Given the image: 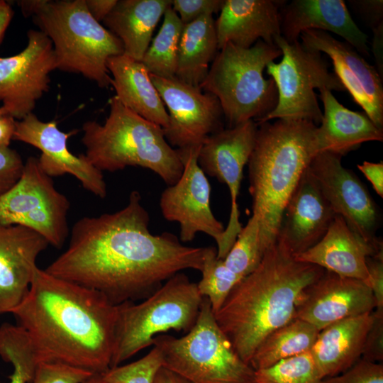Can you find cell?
<instances>
[{
    "label": "cell",
    "mask_w": 383,
    "mask_h": 383,
    "mask_svg": "<svg viewBox=\"0 0 383 383\" xmlns=\"http://www.w3.org/2000/svg\"><path fill=\"white\" fill-rule=\"evenodd\" d=\"M138 191L113 213L83 217L73 226L67 249L45 270L99 292L114 305L143 300L187 269L201 271L204 248L173 233L154 235Z\"/></svg>",
    "instance_id": "obj_1"
},
{
    "label": "cell",
    "mask_w": 383,
    "mask_h": 383,
    "mask_svg": "<svg viewBox=\"0 0 383 383\" xmlns=\"http://www.w3.org/2000/svg\"><path fill=\"white\" fill-rule=\"evenodd\" d=\"M117 311L99 292L36 266L28 293L11 313L25 331L38 364L104 374L111 368Z\"/></svg>",
    "instance_id": "obj_2"
},
{
    "label": "cell",
    "mask_w": 383,
    "mask_h": 383,
    "mask_svg": "<svg viewBox=\"0 0 383 383\" xmlns=\"http://www.w3.org/2000/svg\"><path fill=\"white\" fill-rule=\"evenodd\" d=\"M296 260L279 241L251 273L233 288L215 319L239 357L249 364L272 331L295 319L303 291L324 272Z\"/></svg>",
    "instance_id": "obj_3"
},
{
    "label": "cell",
    "mask_w": 383,
    "mask_h": 383,
    "mask_svg": "<svg viewBox=\"0 0 383 383\" xmlns=\"http://www.w3.org/2000/svg\"><path fill=\"white\" fill-rule=\"evenodd\" d=\"M317 127L303 120L277 119L257 125L247 164L252 214L258 219L263 255L276 243L284 208L310 162L319 152Z\"/></svg>",
    "instance_id": "obj_4"
},
{
    "label": "cell",
    "mask_w": 383,
    "mask_h": 383,
    "mask_svg": "<svg viewBox=\"0 0 383 383\" xmlns=\"http://www.w3.org/2000/svg\"><path fill=\"white\" fill-rule=\"evenodd\" d=\"M109 105L104 124L88 121L82 125L87 160L101 172L140 167L152 171L168 186L174 184L183 165L162 128L126 108L115 96Z\"/></svg>",
    "instance_id": "obj_5"
},
{
    "label": "cell",
    "mask_w": 383,
    "mask_h": 383,
    "mask_svg": "<svg viewBox=\"0 0 383 383\" xmlns=\"http://www.w3.org/2000/svg\"><path fill=\"white\" fill-rule=\"evenodd\" d=\"M33 16L52 42L57 69L80 74L101 88L111 85L106 62L123 54V44L91 16L85 0H40Z\"/></svg>",
    "instance_id": "obj_6"
},
{
    "label": "cell",
    "mask_w": 383,
    "mask_h": 383,
    "mask_svg": "<svg viewBox=\"0 0 383 383\" xmlns=\"http://www.w3.org/2000/svg\"><path fill=\"white\" fill-rule=\"evenodd\" d=\"M280 56L275 44L262 40L249 48L228 43L218 50L200 88L218 99L228 128L248 120L257 122L275 108L277 89L263 72Z\"/></svg>",
    "instance_id": "obj_7"
},
{
    "label": "cell",
    "mask_w": 383,
    "mask_h": 383,
    "mask_svg": "<svg viewBox=\"0 0 383 383\" xmlns=\"http://www.w3.org/2000/svg\"><path fill=\"white\" fill-rule=\"evenodd\" d=\"M202 301L196 283L181 272L140 303L117 305L111 368L152 345L157 335L170 330L188 333L196 322Z\"/></svg>",
    "instance_id": "obj_8"
},
{
    "label": "cell",
    "mask_w": 383,
    "mask_h": 383,
    "mask_svg": "<svg viewBox=\"0 0 383 383\" xmlns=\"http://www.w3.org/2000/svg\"><path fill=\"white\" fill-rule=\"evenodd\" d=\"M152 345L162 367L191 383H258L256 371L239 357L219 328L206 297L188 333L180 338L157 335Z\"/></svg>",
    "instance_id": "obj_9"
},
{
    "label": "cell",
    "mask_w": 383,
    "mask_h": 383,
    "mask_svg": "<svg viewBox=\"0 0 383 383\" xmlns=\"http://www.w3.org/2000/svg\"><path fill=\"white\" fill-rule=\"evenodd\" d=\"M282 51L279 62H271L267 72L277 87L278 101L275 108L259 120L260 124L273 119L303 120L319 125L321 111L315 89L345 91L340 79L322 53L306 48L299 40L287 42L282 35L274 38Z\"/></svg>",
    "instance_id": "obj_10"
},
{
    "label": "cell",
    "mask_w": 383,
    "mask_h": 383,
    "mask_svg": "<svg viewBox=\"0 0 383 383\" xmlns=\"http://www.w3.org/2000/svg\"><path fill=\"white\" fill-rule=\"evenodd\" d=\"M70 207V201L43 171L38 159L30 156L18 182L0 196V223L30 228L60 248L69 235Z\"/></svg>",
    "instance_id": "obj_11"
},
{
    "label": "cell",
    "mask_w": 383,
    "mask_h": 383,
    "mask_svg": "<svg viewBox=\"0 0 383 383\" xmlns=\"http://www.w3.org/2000/svg\"><path fill=\"white\" fill-rule=\"evenodd\" d=\"M341 157L321 152L307 169L335 214L362 240L383 250L382 240L377 235L381 222L378 206L356 174L342 165Z\"/></svg>",
    "instance_id": "obj_12"
},
{
    "label": "cell",
    "mask_w": 383,
    "mask_h": 383,
    "mask_svg": "<svg viewBox=\"0 0 383 383\" xmlns=\"http://www.w3.org/2000/svg\"><path fill=\"white\" fill-rule=\"evenodd\" d=\"M257 125L253 120L223 128L209 135L201 145L198 164L207 176L227 185L231 211L227 226L217 245V256L224 259L243 226L238 203L243 169L255 146Z\"/></svg>",
    "instance_id": "obj_13"
},
{
    "label": "cell",
    "mask_w": 383,
    "mask_h": 383,
    "mask_svg": "<svg viewBox=\"0 0 383 383\" xmlns=\"http://www.w3.org/2000/svg\"><path fill=\"white\" fill-rule=\"evenodd\" d=\"M201 147L175 148L183 171L179 179L162 192L160 207L165 220L179 223L182 243L204 233L218 245L225 228L211 211V185L197 161Z\"/></svg>",
    "instance_id": "obj_14"
},
{
    "label": "cell",
    "mask_w": 383,
    "mask_h": 383,
    "mask_svg": "<svg viewBox=\"0 0 383 383\" xmlns=\"http://www.w3.org/2000/svg\"><path fill=\"white\" fill-rule=\"evenodd\" d=\"M28 44L19 53L0 57V101L7 113L20 121L33 113L36 101L50 88L57 61L50 38L29 30Z\"/></svg>",
    "instance_id": "obj_15"
},
{
    "label": "cell",
    "mask_w": 383,
    "mask_h": 383,
    "mask_svg": "<svg viewBox=\"0 0 383 383\" xmlns=\"http://www.w3.org/2000/svg\"><path fill=\"white\" fill-rule=\"evenodd\" d=\"M150 77L169 110L168 124L162 131L173 148L201 145L209 135L224 128L223 110L216 96L175 77Z\"/></svg>",
    "instance_id": "obj_16"
},
{
    "label": "cell",
    "mask_w": 383,
    "mask_h": 383,
    "mask_svg": "<svg viewBox=\"0 0 383 383\" xmlns=\"http://www.w3.org/2000/svg\"><path fill=\"white\" fill-rule=\"evenodd\" d=\"M75 132H63L55 121H43L31 113L16 121L13 140L29 144L40 150L38 162L49 177L71 174L87 191L99 198H105L107 187L102 172L91 165L84 154L74 155L67 148L68 138Z\"/></svg>",
    "instance_id": "obj_17"
},
{
    "label": "cell",
    "mask_w": 383,
    "mask_h": 383,
    "mask_svg": "<svg viewBox=\"0 0 383 383\" xmlns=\"http://www.w3.org/2000/svg\"><path fill=\"white\" fill-rule=\"evenodd\" d=\"M375 307L366 282L324 270L303 291L296 306V317L320 331L337 321L371 313Z\"/></svg>",
    "instance_id": "obj_18"
},
{
    "label": "cell",
    "mask_w": 383,
    "mask_h": 383,
    "mask_svg": "<svg viewBox=\"0 0 383 383\" xmlns=\"http://www.w3.org/2000/svg\"><path fill=\"white\" fill-rule=\"evenodd\" d=\"M335 216L306 168L284 208L277 240L296 257L324 236Z\"/></svg>",
    "instance_id": "obj_19"
},
{
    "label": "cell",
    "mask_w": 383,
    "mask_h": 383,
    "mask_svg": "<svg viewBox=\"0 0 383 383\" xmlns=\"http://www.w3.org/2000/svg\"><path fill=\"white\" fill-rule=\"evenodd\" d=\"M37 232L0 223V315L16 308L28 293L38 255L49 245Z\"/></svg>",
    "instance_id": "obj_20"
},
{
    "label": "cell",
    "mask_w": 383,
    "mask_h": 383,
    "mask_svg": "<svg viewBox=\"0 0 383 383\" xmlns=\"http://www.w3.org/2000/svg\"><path fill=\"white\" fill-rule=\"evenodd\" d=\"M281 35L289 43L299 40L306 30L332 32L361 55L368 57L367 35L352 18L343 0H293L280 10Z\"/></svg>",
    "instance_id": "obj_21"
},
{
    "label": "cell",
    "mask_w": 383,
    "mask_h": 383,
    "mask_svg": "<svg viewBox=\"0 0 383 383\" xmlns=\"http://www.w3.org/2000/svg\"><path fill=\"white\" fill-rule=\"evenodd\" d=\"M285 1L224 0L215 21L218 50L231 43L243 48L262 40L274 44L281 35L280 10Z\"/></svg>",
    "instance_id": "obj_22"
},
{
    "label": "cell",
    "mask_w": 383,
    "mask_h": 383,
    "mask_svg": "<svg viewBox=\"0 0 383 383\" xmlns=\"http://www.w3.org/2000/svg\"><path fill=\"white\" fill-rule=\"evenodd\" d=\"M383 252L359 238L343 218L335 215L324 236L313 247L294 257L338 275L367 284L366 259Z\"/></svg>",
    "instance_id": "obj_23"
},
{
    "label": "cell",
    "mask_w": 383,
    "mask_h": 383,
    "mask_svg": "<svg viewBox=\"0 0 383 383\" xmlns=\"http://www.w3.org/2000/svg\"><path fill=\"white\" fill-rule=\"evenodd\" d=\"M319 91L323 104L322 120L316 133L319 152H328L343 157L362 143L383 140V129L376 126L364 111L347 109L328 89Z\"/></svg>",
    "instance_id": "obj_24"
},
{
    "label": "cell",
    "mask_w": 383,
    "mask_h": 383,
    "mask_svg": "<svg viewBox=\"0 0 383 383\" xmlns=\"http://www.w3.org/2000/svg\"><path fill=\"white\" fill-rule=\"evenodd\" d=\"M373 314L366 313L333 323L321 330L310 351L325 379L343 372L362 357Z\"/></svg>",
    "instance_id": "obj_25"
},
{
    "label": "cell",
    "mask_w": 383,
    "mask_h": 383,
    "mask_svg": "<svg viewBox=\"0 0 383 383\" xmlns=\"http://www.w3.org/2000/svg\"><path fill=\"white\" fill-rule=\"evenodd\" d=\"M106 67L119 101L143 118L166 128L168 113L142 62L122 54L110 57Z\"/></svg>",
    "instance_id": "obj_26"
},
{
    "label": "cell",
    "mask_w": 383,
    "mask_h": 383,
    "mask_svg": "<svg viewBox=\"0 0 383 383\" xmlns=\"http://www.w3.org/2000/svg\"><path fill=\"white\" fill-rule=\"evenodd\" d=\"M170 6L171 0H119L103 22L121 41L123 54L141 62Z\"/></svg>",
    "instance_id": "obj_27"
},
{
    "label": "cell",
    "mask_w": 383,
    "mask_h": 383,
    "mask_svg": "<svg viewBox=\"0 0 383 383\" xmlns=\"http://www.w3.org/2000/svg\"><path fill=\"white\" fill-rule=\"evenodd\" d=\"M218 52L215 21L206 15L183 26L178 48L175 77L199 87Z\"/></svg>",
    "instance_id": "obj_28"
},
{
    "label": "cell",
    "mask_w": 383,
    "mask_h": 383,
    "mask_svg": "<svg viewBox=\"0 0 383 383\" xmlns=\"http://www.w3.org/2000/svg\"><path fill=\"white\" fill-rule=\"evenodd\" d=\"M299 39L306 48L336 57L344 62L359 80L377 114L383 118L382 78L374 67L349 43L339 40L328 32L306 30L301 33Z\"/></svg>",
    "instance_id": "obj_29"
},
{
    "label": "cell",
    "mask_w": 383,
    "mask_h": 383,
    "mask_svg": "<svg viewBox=\"0 0 383 383\" xmlns=\"http://www.w3.org/2000/svg\"><path fill=\"white\" fill-rule=\"evenodd\" d=\"M319 331L296 318L270 333L255 351L249 365L255 370L311 351Z\"/></svg>",
    "instance_id": "obj_30"
},
{
    "label": "cell",
    "mask_w": 383,
    "mask_h": 383,
    "mask_svg": "<svg viewBox=\"0 0 383 383\" xmlns=\"http://www.w3.org/2000/svg\"><path fill=\"white\" fill-rule=\"evenodd\" d=\"M163 16L162 26L141 62L149 74L172 78L177 72L179 43L184 24L171 6Z\"/></svg>",
    "instance_id": "obj_31"
},
{
    "label": "cell",
    "mask_w": 383,
    "mask_h": 383,
    "mask_svg": "<svg viewBox=\"0 0 383 383\" xmlns=\"http://www.w3.org/2000/svg\"><path fill=\"white\" fill-rule=\"evenodd\" d=\"M201 279L196 283L199 293L206 297L213 313L222 306L233 288L243 277L231 271L223 259L217 256V248H204Z\"/></svg>",
    "instance_id": "obj_32"
},
{
    "label": "cell",
    "mask_w": 383,
    "mask_h": 383,
    "mask_svg": "<svg viewBox=\"0 0 383 383\" xmlns=\"http://www.w3.org/2000/svg\"><path fill=\"white\" fill-rule=\"evenodd\" d=\"M259 231L258 219L252 214L223 259L225 265L242 277L254 271L262 258Z\"/></svg>",
    "instance_id": "obj_33"
},
{
    "label": "cell",
    "mask_w": 383,
    "mask_h": 383,
    "mask_svg": "<svg viewBox=\"0 0 383 383\" xmlns=\"http://www.w3.org/2000/svg\"><path fill=\"white\" fill-rule=\"evenodd\" d=\"M258 383H323L310 353H305L256 371Z\"/></svg>",
    "instance_id": "obj_34"
},
{
    "label": "cell",
    "mask_w": 383,
    "mask_h": 383,
    "mask_svg": "<svg viewBox=\"0 0 383 383\" xmlns=\"http://www.w3.org/2000/svg\"><path fill=\"white\" fill-rule=\"evenodd\" d=\"M161 367V355L153 346L142 358L129 364L111 367L102 376L107 383H154L155 377Z\"/></svg>",
    "instance_id": "obj_35"
},
{
    "label": "cell",
    "mask_w": 383,
    "mask_h": 383,
    "mask_svg": "<svg viewBox=\"0 0 383 383\" xmlns=\"http://www.w3.org/2000/svg\"><path fill=\"white\" fill-rule=\"evenodd\" d=\"M93 373L57 362H40L31 383H82Z\"/></svg>",
    "instance_id": "obj_36"
},
{
    "label": "cell",
    "mask_w": 383,
    "mask_h": 383,
    "mask_svg": "<svg viewBox=\"0 0 383 383\" xmlns=\"http://www.w3.org/2000/svg\"><path fill=\"white\" fill-rule=\"evenodd\" d=\"M323 383H383V365L360 358L343 372L325 378Z\"/></svg>",
    "instance_id": "obj_37"
},
{
    "label": "cell",
    "mask_w": 383,
    "mask_h": 383,
    "mask_svg": "<svg viewBox=\"0 0 383 383\" xmlns=\"http://www.w3.org/2000/svg\"><path fill=\"white\" fill-rule=\"evenodd\" d=\"M224 0H171V6L184 25L221 11Z\"/></svg>",
    "instance_id": "obj_38"
},
{
    "label": "cell",
    "mask_w": 383,
    "mask_h": 383,
    "mask_svg": "<svg viewBox=\"0 0 383 383\" xmlns=\"http://www.w3.org/2000/svg\"><path fill=\"white\" fill-rule=\"evenodd\" d=\"M24 167L21 155L14 150L0 148V196L20 179Z\"/></svg>",
    "instance_id": "obj_39"
},
{
    "label": "cell",
    "mask_w": 383,
    "mask_h": 383,
    "mask_svg": "<svg viewBox=\"0 0 383 383\" xmlns=\"http://www.w3.org/2000/svg\"><path fill=\"white\" fill-rule=\"evenodd\" d=\"M7 362L13 365V371L9 383H31L38 362L32 351L26 348H18L12 351Z\"/></svg>",
    "instance_id": "obj_40"
},
{
    "label": "cell",
    "mask_w": 383,
    "mask_h": 383,
    "mask_svg": "<svg viewBox=\"0 0 383 383\" xmlns=\"http://www.w3.org/2000/svg\"><path fill=\"white\" fill-rule=\"evenodd\" d=\"M373 321L366 335L361 358L373 362L383 360V311H374Z\"/></svg>",
    "instance_id": "obj_41"
},
{
    "label": "cell",
    "mask_w": 383,
    "mask_h": 383,
    "mask_svg": "<svg viewBox=\"0 0 383 383\" xmlns=\"http://www.w3.org/2000/svg\"><path fill=\"white\" fill-rule=\"evenodd\" d=\"M366 266L367 284L372 292L376 304L374 311H383V252L367 257Z\"/></svg>",
    "instance_id": "obj_42"
},
{
    "label": "cell",
    "mask_w": 383,
    "mask_h": 383,
    "mask_svg": "<svg viewBox=\"0 0 383 383\" xmlns=\"http://www.w3.org/2000/svg\"><path fill=\"white\" fill-rule=\"evenodd\" d=\"M349 2L372 30L383 23L382 0H353Z\"/></svg>",
    "instance_id": "obj_43"
},
{
    "label": "cell",
    "mask_w": 383,
    "mask_h": 383,
    "mask_svg": "<svg viewBox=\"0 0 383 383\" xmlns=\"http://www.w3.org/2000/svg\"><path fill=\"white\" fill-rule=\"evenodd\" d=\"M357 168L363 173L367 180L371 183L377 194L383 197V162H371L364 161L357 165Z\"/></svg>",
    "instance_id": "obj_44"
},
{
    "label": "cell",
    "mask_w": 383,
    "mask_h": 383,
    "mask_svg": "<svg viewBox=\"0 0 383 383\" xmlns=\"http://www.w3.org/2000/svg\"><path fill=\"white\" fill-rule=\"evenodd\" d=\"M117 1L118 0H85L89 12L99 23L105 19Z\"/></svg>",
    "instance_id": "obj_45"
},
{
    "label": "cell",
    "mask_w": 383,
    "mask_h": 383,
    "mask_svg": "<svg viewBox=\"0 0 383 383\" xmlns=\"http://www.w3.org/2000/svg\"><path fill=\"white\" fill-rule=\"evenodd\" d=\"M372 50L376 63V70L383 78V23L372 29Z\"/></svg>",
    "instance_id": "obj_46"
},
{
    "label": "cell",
    "mask_w": 383,
    "mask_h": 383,
    "mask_svg": "<svg viewBox=\"0 0 383 383\" xmlns=\"http://www.w3.org/2000/svg\"><path fill=\"white\" fill-rule=\"evenodd\" d=\"M16 119L9 114L0 115V148L9 147L16 130Z\"/></svg>",
    "instance_id": "obj_47"
},
{
    "label": "cell",
    "mask_w": 383,
    "mask_h": 383,
    "mask_svg": "<svg viewBox=\"0 0 383 383\" xmlns=\"http://www.w3.org/2000/svg\"><path fill=\"white\" fill-rule=\"evenodd\" d=\"M13 12L11 5L3 0H0V43L12 19Z\"/></svg>",
    "instance_id": "obj_48"
},
{
    "label": "cell",
    "mask_w": 383,
    "mask_h": 383,
    "mask_svg": "<svg viewBox=\"0 0 383 383\" xmlns=\"http://www.w3.org/2000/svg\"><path fill=\"white\" fill-rule=\"evenodd\" d=\"M154 383H191L179 375L169 370L168 369L161 367L157 371Z\"/></svg>",
    "instance_id": "obj_49"
},
{
    "label": "cell",
    "mask_w": 383,
    "mask_h": 383,
    "mask_svg": "<svg viewBox=\"0 0 383 383\" xmlns=\"http://www.w3.org/2000/svg\"><path fill=\"white\" fill-rule=\"evenodd\" d=\"M82 383H107V382L104 380L102 376V374H93L89 378L84 380Z\"/></svg>",
    "instance_id": "obj_50"
},
{
    "label": "cell",
    "mask_w": 383,
    "mask_h": 383,
    "mask_svg": "<svg viewBox=\"0 0 383 383\" xmlns=\"http://www.w3.org/2000/svg\"><path fill=\"white\" fill-rule=\"evenodd\" d=\"M2 114H8L6 111L5 110V109L3 107V106H1L0 107V115H2Z\"/></svg>",
    "instance_id": "obj_51"
}]
</instances>
